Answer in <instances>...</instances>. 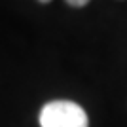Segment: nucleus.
<instances>
[{
    "mask_svg": "<svg viewBox=\"0 0 127 127\" xmlns=\"http://www.w3.org/2000/svg\"><path fill=\"white\" fill-rule=\"evenodd\" d=\"M42 127H87L84 108L72 101H51L40 112Z\"/></svg>",
    "mask_w": 127,
    "mask_h": 127,
    "instance_id": "nucleus-1",
    "label": "nucleus"
},
{
    "mask_svg": "<svg viewBox=\"0 0 127 127\" xmlns=\"http://www.w3.org/2000/svg\"><path fill=\"white\" fill-rule=\"evenodd\" d=\"M70 6H76V8H82V6H85L89 0H66Z\"/></svg>",
    "mask_w": 127,
    "mask_h": 127,
    "instance_id": "nucleus-2",
    "label": "nucleus"
},
{
    "mask_svg": "<svg viewBox=\"0 0 127 127\" xmlns=\"http://www.w3.org/2000/svg\"><path fill=\"white\" fill-rule=\"evenodd\" d=\"M40 2H49V0H40Z\"/></svg>",
    "mask_w": 127,
    "mask_h": 127,
    "instance_id": "nucleus-3",
    "label": "nucleus"
}]
</instances>
